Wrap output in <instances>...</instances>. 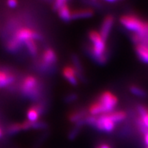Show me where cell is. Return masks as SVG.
I'll return each instance as SVG.
<instances>
[{
	"mask_svg": "<svg viewBox=\"0 0 148 148\" xmlns=\"http://www.w3.org/2000/svg\"><path fill=\"white\" fill-rule=\"evenodd\" d=\"M119 22L122 26L132 32V40L135 45H148V22L134 14L121 16Z\"/></svg>",
	"mask_w": 148,
	"mask_h": 148,
	"instance_id": "6da1fadb",
	"label": "cell"
},
{
	"mask_svg": "<svg viewBox=\"0 0 148 148\" xmlns=\"http://www.w3.org/2000/svg\"><path fill=\"white\" fill-rule=\"evenodd\" d=\"M118 103V98L110 91H104L99 95L95 101L90 105L88 110V114L99 116L108 114L114 110Z\"/></svg>",
	"mask_w": 148,
	"mask_h": 148,
	"instance_id": "7a4b0ae2",
	"label": "cell"
},
{
	"mask_svg": "<svg viewBox=\"0 0 148 148\" xmlns=\"http://www.w3.org/2000/svg\"><path fill=\"white\" fill-rule=\"evenodd\" d=\"M88 38L91 45L88 47V53L97 64H105L108 61L106 42L99 32L91 30L88 32Z\"/></svg>",
	"mask_w": 148,
	"mask_h": 148,
	"instance_id": "3957f363",
	"label": "cell"
},
{
	"mask_svg": "<svg viewBox=\"0 0 148 148\" xmlns=\"http://www.w3.org/2000/svg\"><path fill=\"white\" fill-rule=\"evenodd\" d=\"M116 123L110 119L108 114H104L97 116L93 127L100 132L110 133L113 132Z\"/></svg>",
	"mask_w": 148,
	"mask_h": 148,
	"instance_id": "277c9868",
	"label": "cell"
},
{
	"mask_svg": "<svg viewBox=\"0 0 148 148\" xmlns=\"http://www.w3.org/2000/svg\"><path fill=\"white\" fill-rule=\"evenodd\" d=\"M114 18L111 14H108L103 18L102 23L101 25L100 30H99V32L105 41H106L107 39L108 38L109 35H110L112 27L114 25Z\"/></svg>",
	"mask_w": 148,
	"mask_h": 148,
	"instance_id": "5b68a950",
	"label": "cell"
},
{
	"mask_svg": "<svg viewBox=\"0 0 148 148\" xmlns=\"http://www.w3.org/2000/svg\"><path fill=\"white\" fill-rule=\"evenodd\" d=\"M137 111L139 114V117L138 119V125L140 130L144 134L148 130V108L142 105H138Z\"/></svg>",
	"mask_w": 148,
	"mask_h": 148,
	"instance_id": "8992f818",
	"label": "cell"
},
{
	"mask_svg": "<svg viewBox=\"0 0 148 148\" xmlns=\"http://www.w3.org/2000/svg\"><path fill=\"white\" fill-rule=\"evenodd\" d=\"M3 45L7 52L11 54H20L23 51L24 47L23 42L16 39L14 36L11 37Z\"/></svg>",
	"mask_w": 148,
	"mask_h": 148,
	"instance_id": "52a82bcc",
	"label": "cell"
},
{
	"mask_svg": "<svg viewBox=\"0 0 148 148\" xmlns=\"http://www.w3.org/2000/svg\"><path fill=\"white\" fill-rule=\"evenodd\" d=\"M62 75L73 86H77L78 84L79 79L77 72L72 65L64 66L62 70Z\"/></svg>",
	"mask_w": 148,
	"mask_h": 148,
	"instance_id": "ba28073f",
	"label": "cell"
},
{
	"mask_svg": "<svg viewBox=\"0 0 148 148\" xmlns=\"http://www.w3.org/2000/svg\"><path fill=\"white\" fill-rule=\"evenodd\" d=\"M40 57L45 63L50 65H56L58 57L54 49L52 48L46 47Z\"/></svg>",
	"mask_w": 148,
	"mask_h": 148,
	"instance_id": "9c48e42d",
	"label": "cell"
},
{
	"mask_svg": "<svg viewBox=\"0 0 148 148\" xmlns=\"http://www.w3.org/2000/svg\"><path fill=\"white\" fill-rule=\"evenodd\" d=\"M33 30L34 29L29 28L28 27H22L18 29L12 36L23 43L25 40L32 39Z\"/></svg>",
	"mask_w": 148,
	"mask_h": 148,
	"instance_id": "30bf717a",
	"label": "cell"
},
{
	"mask_svg": "<svg viewBox=\"0 0 148 148\" xmlns=\"http://www.w3.org/2000/svg\"><path fill=\"white\" fill-rule=\"evenodd\" d=\"M94 14V11L91 8H81L72 11V20L82 19L92 17Z\"/></svg>",
	"mask_w": 148,
	"mask_h": 148,
	"instance_id": "8fae6325",
	"label": "cell"
},
{
	"mask_svg": "<svg viewBox=\"0 0 148 148\" xmlns=\"http://www.w3.org/2000/svg\"><path fill=\"white\" fill-rule=\"evenodd\" d=\"M22 130H27L29 129H35V130H43L48 127V124L45 121H37L34 122H31L26 120L21 123Z\"/></svg>",
	"mask_w": 148,
	"mask_h": 148,
	"instance_id": "7c38bea8",
	"label": "cell"
},
{
	"mask_svg": "<svg viewBox=\"0 0 148 148\" xmlns=\"http://www.w3.org/2000/svg\"><path fill=\"white\" fill-rule=\"evenodd\" d=\"M71 60L73 62V66L74 69H75V71L77 72V77H78L79 80L85 81V75L84 73V69L82 66V63H81V61L79 60V57L77 56L76 54H72L71 55Z\"/></svg>",
	"mask_w": 148,
	"mask_h": 148,
	"instance_id": "4fadbf2b",
	"label": "cell"
},
{
	"mask_svg": "<svg viewBox=\"0 0 148 148\" xmlns=\"http://www.w3.org/2000/svg\"><path fill=\"white\" fill-rule=\"evenodd\" d=\"M24 47L26 48L27 55L30 56L34 59L38 56V47L35 40L28 39L23 42Z\"/></svg>",
	"mask_w": 148,
	"mask_h": 148,
	"instance_id": "5bb4252c",
	"label": "cell"
},
{
	"mask_svg": "<svg viewBox=\"0 0 148 148\" xmlns=\"http://www.w3.org/2000/svg\"><path fill=\"white\" fill-rule=\"evenodd\" d=\"M135 51L138 58L144 63L148 64V45L143 44L135 45Z\"/></svg>",
	"mask_w": 148,
	"mask_h": 148,
	"instance_id": "9a60e30c",
	"label": "cell"
},
{
	"mask_svg": "<svg viewBox=\"0 0 148 148\" xmlns=\"http://www.w3.org/2000/svg\"><path fill=\"white\" fill-rule=\"evenodd\" d=\"M87 115H88L87 109H81V110L71 112L68 116V119H69V121L75 123L80 120L84 119Z\"/></svg>",
	"mask_w": 148,
	"mask_h": 148,
	"instance_id": "2e32d148",
	"label": "cell"
},
{
	"mask_svg": "<svg viewBox=\"0 0 148 148\" xmlns=\"http://www.w3.org/2000/svg\"><path fill=\"white\" fill-rule=\"evenodd\" d=\"M58 12L59 17L60 18L61 20H62L64 22H68L71 21L72 20L71 17V13L72 11L70 10L69 7L68 6L67 3L62 5L59 10L57 11Z\"/></svg>",
	"mask_w": 148,
	"mask_h": 148,
	"instance_id": "e0dca14e",
	"label": "cell"
},
{
	"mask_svg": "<svg viewBox=\"0 0 148 148\" xmlns=\"http://www.w3.org/2000/svg\"><path fill=\"white\" fill-rule=\"evenodd\" d=\"M108 116H110L111 119L113 121L114 123H120V122L124 121L126 118L127 114L125 113V112L122 110H114L112 112H110V113H108Z\"/></svg>",
	"mask_w": 148,
	"mask_h": 148,
	"instance_id": "ac0fdd59",
	"label": "cell"
},
{
	"mask_svg": "<svg viewBox=\"0 0 148 148\" xmlns=\"http://www.w3.org/2000/svg\"><path fill=\"white\" fill-rule=\"evenodd\" d=\"M130 91L133 95L139 97H146L147 96V92H146V90L137 85H132L130 86Z\"/></svg>",
	"mask_w": 148,
	"mask_h": 148,
	"instance_id": "d6986e66",
	"label": "cell"
},
{
	"mask_svg": "<svg viewBox=\"0 0 148 148\" xmlns=\"http://www.w3.org/2000/svg\"><path fill=\"white\" fill-rule=\"evenodd\" d=\"M40 115L36 109L32 106H31L27 111V121L31 122L37 121L39 119Z\"/></svg>",
	"mask_w": 148,
	"mask_h": 148,
	"instance_id": "ffe728a7",
	"label": "cell"
},
{
	"mask_svg": "<svg viewBox=\"0 0 148 148\" xmlns=\"http://www.w3.org/2000/svg\"><path fill=\"white\" fill-rule=\"evenodd\" d=\"M21 130H22V125L21 123H14L7 126L6 130H5V133L7 135L10 136V135H14L19 132Z\"/></svg>",
	"mask_w": 148,
	"mask_h": 148,
	"instance_id": "44dd1931",
	"label": "cell"
},
{
	"mask_svg": "<svg viewBox=\"0 0 148 148\" xmlns=\"http://www.w3.org/2000/svg\"><path fill=\"white\" fill-rule=\"evenodd\" d=\"M77 99V95L76 93H69L65 96L64 98V102L66 103H70L73 102Z\"/></svg>",
	"mask_w": 148,
	"mask_h": 148,
	"instance_id": "7402d4cb",
	"label": "cell"
},
{
	"mask_svg": "<svg viewBox=\"0 0 148 148\" xmlns=\"http://www.w3.org/2000/svg\"><path fill=\"white\" fill-rule=\"evenodd\" d=\"M6 3L11 8H16L18 5V0H6Z\"/></svg>",
	"mask_w": 148,
	"mask_h": 148,
	"instance_id": "603a6c76",
	"label": "cell"
},
{
	"mask_svg": "<svg viewBox=\"0 0 148 148\" xmlns=\"http://www.w3.org/2000/svg\"><path fill=\"white\" fill-rule=\"evenodd\" d=\"M144 142L146 146H148V130L144 133Z\"/></svg>",
	"mask_w": 148,
	"mask_h": 148,
	"instance_id": "cb8c5ba5",
	"label": "cell"
},
{
	"mask_svg": "<svg viewBox=\"0 0 148 148\" xmlns=\"http://www.w3.org/2000/svg\"><path fill=\"white\" fill-rule=\"evenodd\" d=\"M97 148H112V147H111L110 146L108 145V144L101 143L99 145V147H98Z\"/></svg>",
	"mask_w": 148,
	"mask_h": 148,
	"instance_id": "d4e9b609",
	"label": "cell"
},
{
	"mask_svg": "<svg viewBox=\"0 0 148 148\" xmlns=\"http://www.w3.org/2000/svg\"><path fill=\"white\" fill-rule=\"evenodd\" d=\"M104 1H108V2H114V1H119V0H104Z\"/></svg>",
	"mask_w": 148,
	"mask_h": 148,
	"instance_id": "484cf974",
	"label": "cell"
},
{
	"mask_svg": "<svg viewBox=\"0 0 148 148\" xmlns=\"http://www.w3.org/2000/svg\"><path fill=\"white\" fill-rule=\"evenodd\" d=\"M2 135H3V131H2V130H1V127H0V138L2 136Z\"/></svg>",
	"mask_w": 148,
	"mask_h": 148,
	"instance_id": "4316f807",
	"label": "cell"
},
{
	"mask_svg": "<svg viewBox=\"0 0 148 148\" xmlns=\"http://www.w3.org/2000/svg\"><path fill=\"white\" fill-rule=\"evenodd\" d=\"M44 1H47V2H51V1H53L52 0H44Z\"/></svg>",
	"mask_w": 148,
	"mask_h": 148,
	"instance_id": "83f0119b",
	"label": "cell"
},
{
	"mask_svg": "<svg viewBox=\"0 0 148 148\" xmlns=\"http://www.w3.org/2000/svg\"><path fill=\"white\" fill-rule=\"evenodd\" d=\"M62 1H64V2H67V1H68V0H62Z\"/></svg>",
	"mask_w": 148,
	"mask_h": 148,
	"instance_id": "f1b7e54d",
	"label": "cell"
},
{
	"mask_svg": "<svg viewBox=\"0 0 148 148\" xmlns=\"http://www.w3.org/2000/svg\"><path fill=\"white\" fill-rule=\"evenodd\" d=\"M92 1H97V0H92Z\"/></svg>",
	"mask_w": 148,
	"mask_h": 148,
	"instance_id": "f546056e",
	"label": "cell"
},
{
	"mask_svg": "<svg viewBox=\"0 0 148 148\" xmlns=\"http://www.w3.org/2000/svg\"><path fill=\"white\" fill-rule=\"evenodd\" d=\"M145 148H148V146H146V147H145Z\"/></svg>",
	"mask_w": 148,
	"mask_h": 148,
	"instance_id": "4dcf8cb0",
	"label": "cell"
},
{
	"mask_svg": "<svg viewBox=\"0 0 148 148\" xmlns=\"http://www.w3.org/2000/svg\"><path fill=\"white\" fill-rule=\"evenodd\" d=\"M0 31H1V28H0Z\"/></svg>",
	"mask_w": 148,
	"mask_h": 148,
	"instance_id": "1f68e13d",
	"label": "cell"
}]
</instances>
